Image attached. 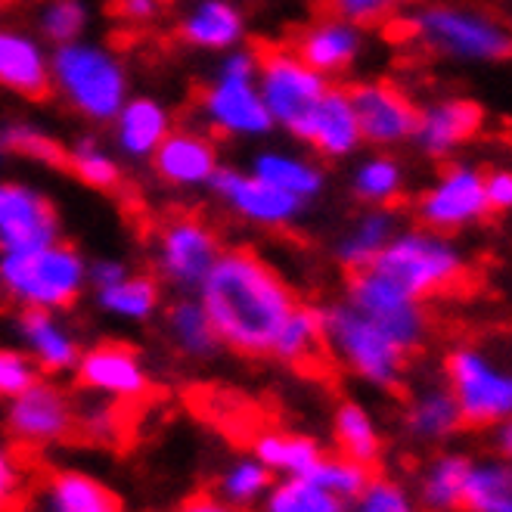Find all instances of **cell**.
<instances>
[{"label": "cell", "instance_id": "cell-1", "mask_svg": "<svg viewBox=\"0 0 512 512\" xmlns=\"http://www.w3.org/2000/svg\"><path fill=\"white\" fill-rule=\"evenodd\" d=\"M196 298L218 342L243 357H270L283 323L298 305L286 277L249 246L221 249Z\"/></svg>", "mask_w": 512, "mask_h": 512}, {"label": "cell", "instance_id": "cell-2", "mask_svg": "<svg viewBox=\"0 0 512 512\" xmlns=\"http://www.w3.org/2000/svg\"><path fill=\"white\" fill-rule=\"evenodd\" d=\"M50 90L90 125H109L131 97L125 59L109 44L72 41L50 53Z\"/></svg>", "mask_w": 512, "mask_h": 512}, {"label": "cell", "instance_id": "cell-3", "mask_svg": "<svg viewBox=\"0 0 512 512\" xmlns=\"http://www.w3.org/2000/svg\"><path fill=\"white\" fill-rule=\"evenodd\" d=\"M404 32L423 50L454 63H500L509 56V28L488 10L429 0L404 16Z\"/></svg>", "mask_w": 512, "mask_h": 512}, {"label": "cell", "instance_id": "cell-4", "mask_svg": "<svg viewBox=\"0 0 512 512\" xmlns=\"http://www.w3.org/2000/svg\"><path fill=\"white\" fill-rule=\"evenodd\" d=\"M370 267L416 301L457 292L469 277V261L457 239L419 224L398 227V233L388 239V246Z\"/></svg>", "mask_w": 512, "mask_h": 512}, {"label": "cell", "instance_id": "cell-5", "mask_svg": "<svg viewBox=\"0 0 512 512\" xmlns=\"http://www.w3.org/2000/svg\"><path fill=\"white\" fill-rule=\"evenodd\" d=\"M0 286L19 308L66 311L87 289V261L66 239L41 249L0 252Z\"/></svg>", "mask_w": 512, "mask_h": 512}, {"label": "cell", "instance_id": "cell-6", "mask_svg": "<svg viewBox=\"0 0 512 512\" xmlns=\"http://www.w3.org/2000/svg\"><path fill=\"white\" fill-rule=\"evenodd\" d=\"M258 50L233 47L224 53L215 78L202 87L199 112L205 128L230 140H255L274 131L270 112L258 94Z\"/></svg>", "mask_w": 512, "mask_h": 512}, {"label": "cell", "instance_id": "cell-7", "mask_svg": "<svg viewBox=\"0 0 512 512\" xmlns=\"http://www.w3.org/2000/svg\"><path fill=\"white\" fill-rule=\"evenodd\" d=\"M320 314H323L326 354L339 360L345 370L388 391L404 382L410 354L398 342H391L373 320L351 308L345 298L320 308Z\"/></svg>", "mask_w": 512, "mask_h": 512}, {"label": "cell", "instance_id": "cell-8", "mask_svg": "<svg viewBox=\"0 0 512 512\" xmlns=\"http://www.w3.org/2000/svg\"><path fill=\"white\" fill-rule=\"evenodd\" d=\"M258 94L270 112L274 128L305 143L311 118L329 90V78L301 63L292 47H264L258 53Z\"/></svg>", "mask_w": 512, "mask_h": 512}, {"label": "cell", "instance_id": "cell-9", "mask_svg": "<svg viewBox=\"0 0 512 512\" xmlns=\"http://www.w3.org/2000/svg\"><path fill=\"white\" fill-rule=\"evenodd\" d=\"M447 391L454 395L466 429H488L509 419L512 379L497 360L478 345H460L444 360Z\"/></svg>", "mask_w": 512, "mask_h": 512}, {"label": "cell", "instance_id": "cell-10", "mask_svg": "<svg viewBox=\"0 0 512 512\" xmlns=\"http://www.w3.org/2000/svg\"><path fill=\"white\" fill-rule=\"evenodd\" d=\"M345 301L364 314L367 320H373L382 333L391 342H398L410 357L429 339L432 320L426 311V301L410 298L401 286H395L385 274H379V270H373V267L348 274Z\"/></svg>", "mask_w": 512, "mask_h": 512}, {"label": "cell", "instance_id": "cell-11", "mask_svg": "<svg viewBox=\"0 0 512 512\" xmlns=\"http://www.w3.org/2000/svg\"><path fill=\"white\" fill-rule=\"evenodd\" d=\"M413 215L419 227L438 233H460L488 218L485 168L475 162L447 159L432 184L416 196Z\"/></svg>", "mask_w": 512, "mask_h": 512}, {"label": "cell", "instance_id": "cell-12", "mask_svg": "<svg viewBox=\"0 0 512 512\" xmlns=\"http://www.w3.org/2000/svg\"><path fill=\"white\" fill-rule=\"evenodd\" d=\"M224 243L218 230L193 215H177L165 221L156 230V246H153V267L159 283L193 295L205 274L218 261Z\"/></svg>", "mask_w": 512, "mask_h": 512}, {"label": "cell", "instance_id": "cell-13", "mask_svg": "<svg viewBox=\"0 0 512 512\" xmlns=\"http://www.w3.org/2000/svg\"><path fill=\"white\" fill-rule=\"evenodd\" d=\"M348 90L360 140L373 149H395L407 140H413L416 122H419V106L410 100L407 90H401L391 81H357Z\"/></svg>", "mask_w": 512, "mask_h": 512}, {"label": "cell", "instance_id": "cell-14", "mask_svg": "<svg viewBox=\"0 0 512 512\" xmlns=\"http://www.w3.org/2000/svg\"><path fill=\"white\" fill-rule=\"evenodd\" d=\"M208 187H212L215 199L230 215L243 218L246 224L264 227V230H280V227L295 224L308 205L277 187H270L267 180H261L243 168H218Z\"/></svg>", "mask_w": 512, "mask_h": 512}, {"label": "cell", "instance_id": "cell-15", "mask_svg": "<svg viewBox=\"0 0 512 512\" xmlns=\"http://www.w3.org/2000/svg\"><path fill=\"white\" fill-rule=\"evenodd\" d=\"M59 239L56 205L32 184L0 180V252L41 249Z\"/></svg>", "mask_w": 512, "mask_h": 512}, {"label": "cell", "instance_id": "cell-16", "mask_svg": "<svg viewBox=\"0 0 512 512\" xmlns=\"http://www.w3.org/2000/svg\"><path fill=\"white\" fill-rule=\"evenodd\" d=\"M78 416L72 410V401L63 388L53 382L35 379L22 395L10 398V416L7 429L19 444L38 447V444H56L75 432Z\"/></svg>", "mask_w": 512, "mask_h": 512}, {"label": "cell", "instance_id": "cell-17", "mask_svg": "<svg viewBox=\"0 0 512 512\" xmlns=\"http://www.w3.org/2000/svg\"><path fill=\"white\" fill-rule=\"evenodd\" d=\"M485 128V106L469 97H441L419 109L413 143L435 162L454 159Z\"/></svg>", "mask_w": 512, "mask_h": 512}, {"label": "cell", "instance_id": "cell-18", "mask_svg": "<svg viewBox=\"0 0 512 512\" xmlns=\"http://www.w3.org/2000/svg\"><path fill=\"white\" fill-rule=\"evenodd\" d=\"M78 385L87 391H97V395L128 404L137 398L149 395V376L140 354L125 345V342H100L94 348L81 351L78 364Z\"/></svg>", "mask_w": 512, "mask_h": 512}, {"label": "cell", "instance_id": "cell-19", "mask_svg": "<svg viewBox=\"0 0 512 512\" xmlns=\"http://www.w3.org/2000/svg\"><path fill=\"white\" fill-rule=\"evenodd\" d=\"M149 162L156 177L171 190H202L212 184L215 171L221 168L212 134L196 128H171Z\"/></svg>", "mask_w": 512, "mask_h": 512}, {"label": "cell", "instance_id": "cell-20", "mask_svg": "<svg viewBox=\"0 0 512 512\" xmlns=\"http://www.w3.org/2000/svg\"><path fill=\"white\" fill-rule=\"evenodd\" d=\"M289 47L301 63H308L323 78H336L345 75L360 59V53H364V28H357L342 16L326 13L301 28Z\"/></svg>", "mask_w": 512, "mask_h": 512}, {"label": "cell", "instance_id": "cell-21", "mask_svg": "<svg viewBox=\"0 0 512 512\" xmlns=\"http://www.w3.org/2000/svg\"><path fill=\"white\" fill-rule=\"evenodd\" d=\"M0 87L25 100L50 94V53L35 32L0 25Z\"/></svg>", "mask_w": 512, "mask_h": 512}, {"label": "cell", "instance_id": "cell-22", "mask_svg": "<svg viewBox=\"0 0 512 512\" xmlns=\"http://www.w3.org/2000/svg\"><path fill=\"white\" fill-rule=\"evenodd\" d=\"M109 125H112L118 156H125L131 162H149L159 143L171 134L174 115L159 97L140 94V97H128Z\"/></svg>", "mask_w": 512, "mask_h": 512}, {"label": "cell", "instance_id": "cell-23", "mask_svg": "<svg viewBox=\"0 0 512 512\" xmlns=\"http://www.w3.org/2000/svg\"><path fill=\"white\" fill-rule=\"evenodd\" d=\"M177 38L193 50L227 53L246 41V13L233 0H196L180 16Z\"/></svg>", "mask_w": 512, "mask_h": 512}, {"label": "cell", "instance_id": "cell-24", "mask_svg": "<svg viewBox=\"0 0 512 512\" xmlns=\"http://www.w3.org/2000/svg\"><path fill=\"white\" fill-rule=\"evenodd\" d=\"M16 333L38 370L44 373L75 370L81 348H78V339L72 336V329L56 317V311L22 308L16 320Z\"/></svg>", "mask_w": 512, "mask_h": 512}, {"label": "cell", "instance_id": "cell-25", "mask_svg": "<svg viewBox=\"0 0 512 512\" xmlns=\"http://www.w3.org/2000/svg\"><path fill=\"white\" fill-rule=\"evenodd\" d=\"M305 143L317 156L333 159V162L351 159L357 149L364 146L360 128H357V115H354V106H351V97L345 87L329 84V90L323 94V100L311 118Z\"/></svg>", "mask_w": 512, "mask_h": 512}, {"label": "cell", "instance_id": "cell-26", "mask_svg": "<svg viewBox=\"0 0 512 512\" xmlns=\"http://www.w3.org/2000/svg\"><path fill=\"white\" fill-rule=\"evenodd\" d=\"M398 215L395 208H364L351 227L339 236L336 243V261L354 274V270L370 267L379 252L388 246V239L398 233Z\"/></svg>", "mask_w": 512, "mask_h": 512}, {"label": "cell", "instance_id": "cell-27", "mask_svg": "<svg viewBox=\"0 0 512 512\" xmlns=\"http://www.w3.org/2000/svg\"><path fill=\"white\" fill-rule=\"evenodd\" d=\"M252 174L301 202L317 199L326 187V174L314 159L283 153V149H264V153H258L252 159Z\"/></svg>", "mask_w": 512, "mask_h": 512}, {"label": "cell", "instance_id": "cell-28", "mask_svg": "<svg viewBox=\"0 0 512 512\" xmlns=\"http://www.w3.org/2000/svg\"><path fill=\"white\" fill-rule=\"evenodd\" d=\"M404 187L407 171L388 149H373L351 171V193L367 208H395L404 199Z\"/></svg>", "mask_w": 512, "mask_h": 512}, {"label": "cell", "instance_id": "cell-29", "mask_svg": "<svg viewBox=\"0 0 512 512\" xmlns=\"http://www.w3.org/2000/svg\"><path fill=\"white\" fill-rule=\"evenodd\" d=\"M63 168H69L84 187L100 193H115L125 184L122 162L97 134H81L63 146Z\"/></svg>", "mask_w": 512, "mask_h": 512}, {"label": "cell", "instance_id": "cell-30", "mask_svg": "<svg viewBox=\"0 0 512 512\" xmlns=\"http://www.w3.org/2000/svg\"><path fill=\"white\" fill-rule=\"evenodd\" d=\"M252 457L264 463L270 472L280 475H308L314 463L323 457V450L314 438L280 432V429H264L252 435Z\"/></svg>", "mask_w": 512, "mask_h": 512}, {"label": "cell", "instance_id": "cell-31", "mask_svg": "<svg viewBox=\"0 0 512 512\" xmlns=\"http://www.w3.org/2000/svg\"><path fill=\"white\" fill-rule=\"evenodd\" d=\"M323 354H326L323 314H320V308L301 305L298 301L295 311L289 314V320L283 323L270 357H277L280 364H289V367H308V364H314V360H320Z\"/></svg>", "mask_w": 512, "mask_h": 512}, {"label": "cell", "instance_id": "cell-32", "mask_svg": "<svg viewBox=\"0 0 512 512\" xmlns=\"http://www.w3.org/2000/svg\"><path fill=\"white\" fill-rule=\"evenodd\" d=\"M97 305L112 317L143 323L149 317H156L162 308V283L156 274H134L131 270L118 283L97 289Z\"/></svg>", "mask_w": 512, "mask_h": 512}, {"label": "cell", "instance_id": "cell-33", "mask_svg": "<svg viewBox=\"0 0 512 512\" xmlns=\"http://www.w3.org/2000/svg\"><path fill=\"white\" fill-rule=\"evenodd\" d=\"M336 447H339V457L364 466L370 472L379 469L382 460V438L373 426V419L367 413V407H360L357 401H342L336 410Z\"/></svg>", "mask_w": 512, "mask_h": 512}, {"label": "cell", "instance_id": "cell-34", "mask_svg": "<svg viewBox=\"0 0 512 512\" xmlns=\"http://www.w3.org/2000/svg\"><path fill=\"white\" fill-rule=\"evenodd\" d=\"M50 512H122L118 500L106 485L84 472H53L47 478Z\"/></svg>", "mask_w": 512, "mask_h": 512}, {"label": "cell", "instance_id": "cell-35", "mask_svg": "<svg viewBox=\"0 0 512 512\" xmlns=\"http://www.w3.org/2000/svg\"><path fill=\"white\" fill-rule=\"evenodd\" d=\"M165 326H168V336H171L174 348L187 357L202 360V357H212L221 348L212 323H208V317L199 305V298H190V295L177 298L165 314Z\"/></svg>", "mask_w": 512, "mask_h": 512}, {"label": "cell", "instance_id": "cell-36", "mask_svg": "<svg viewBox=\"0 0 512 512\" xmlns=\"http://www.w3.org/2000/svg\"><path fill=\"white\" fill-rule=\"evenodd\" d=\"M407 429L419 441H441L463 429L457 401L447 388H426L407 407Z\"/></svg>", "mask_w": 512, "mask_h": 512}, {"label": "cell", "instance_id": "cell-37", "mask_svg": "<svg viewBox=\"0 0 512 512\" xmlns=\"http://www.w3.org/2000/svg\"><path fill=\"white\" fill-rule=\"evenodd\" d=\"M264 512H348V503L305 475H286L264 494Z\"/></svg>", "mask_w": 512, "mask_h": 512}, {"label": "cell", "instance_id": "cell-38", "mask_svg": "<svg viewBox=\"0 0 512 512\" xmlns=\"http://www.w3.org/2000/svg\"><path fill=\"white\" fill-rule=\"evenodd\" d=\"M463 512H512V475L506 463L469 466L463 497Z\"/></svg>", "mask_w": 512, "mask_h": 512}, {"label": "cell", "instance_id": "cell-39", "mask_svg": "<svg viewBox=\"0 0 512 512\" xmlns=\"http://www.w3.org/2000/svg\"><path fill=\"white\" fill-rule=\"evenodd\" d=\"M38 38L44 44L63 47L87 38L90 28V4L87 0H41L35 13Z\"/></svg>", "mask_w": 512, "mask_h": 512}, {"label": "cell", "instance_id": "cell-40", "mask_svg": "<svg viewBox=\"0 0 512 512\" xmlns=\"http://www.w3.org/2000/svg\"><path fill=\"white\" fill-rule=\"evenodd\" d=\"M469 466L472 463L460 454L438 457L423 478V491H419L423 506L432 512H460V497H463Z\"/></svg>", "mask_w": 512, "mask_h": 512}, {"label": "cell", "instance_id": "cell-41", "mask_svg": "<svg viewBox=\"0 0 512 512\" xmlns=\"http://www.w3.org/2000/svg\"><path fill=\"white\" fill-rule=\"evenodd\" d=\"M0 156H22L41 165H63V146L38 125L7 122L0 125Z\"/></svg>", "mask_w": 512, "mask_h": 512}, {"label": "cell", "instance_id": "cell-42", "mask_svg": "<svg viewBox=\"0 0 512 512\" xmlns=\"http://www.w3.org/2000/svg\"><path fill=\"white\" fill-rule=\"evenodd\" d=\"M373 475H376V472H370V469H364V466H357V463H351V460H345V457H339V454H336V457L323 454L305 478L317 481L320 488L333 491L336 497H342L345 503H351L354 497H360V491H364V488L370 485V478H373Z\"/></svg>", "mask_w": 512, "mask_h": 512}, {"label": "cell", "instance_id": "cell-43", "mask_svg": "<svg viewBox=\"0 0 512 512\" xmlns=\"http://www.w3.org/2000/svg\"><path fill=\"white\" fill-rule=\"evenodd\" d=\"M270 485H274V472H270L264 463H258L255 457L252 460H243L236 463L224 478H221V494L227 503L233 506H249L255 500H261Z\"/></svg>", "mask_w": 512, "mask_h": 512}, {"label": "cell", "instance_id": "cell-44", "mask_svg": "<svg viewBox=\"0 0 512 512\" xmlns=\"http://www.w3.org/2000/svg\"><path fill=\"white\" fill-rule=\"evenodd\" d=\"M410 4L413 0H326L329 13L354 22L357 28H373L398 19L401 10H407Z\"/></svg>", "mask_w": 512, "mask_h": 512}, {"label": "cell", "instance_id": "cell-45", "mask_svg": "<svg viewBox=\"0 0 512 512\" xmlns=\"http://www.w3.org/2000/svg\"><path fill=\"white\" fill-rule=\"evenodd\" d=\"M351 503H354V512H419L401 485L376 478V475L370 478V485L360 491V497H354Z\"/></svg>", "mask_w": 512, "mask_h": 512}, {"label": "cell", "instance_id": "cell-46", "mask_svg": "<svg viewBox=\"0 0 512 512\" xmlns=\"http://www.w3.org/2000/svg\"><path fill=\"white\" fill-rule=\"evenodd\" d=\"M35 379H38V367L32 364V357L13 348H0V398L22 395Z\"/></svg>", "mask_w": 512, "mask_h": 512}, {"label": "cell", "instance_id": "cell-47", "mask_svg": "<svg viewBox=\"0 0 512 512\" xmlns=\"http://www.w3.org/2000/svg\"><path fill=\"white\" fill-rule=\"evenodd\" d=\"M485 199L488 215H506L512 208V174L509 168H491L485 171Z\"/></svg>", "mask_w": 512, "mask_h": 512}, {"label": "cell", "instance_id": "cell-48", "mask_svg": "<svg viewBox=\"0 0 512 512\" xmlns=\"http://www.w3.org/2000/svg\"><path fill=\"white\" fill-rule=\"evenodd\" d=\"M128 274H131L128 261H122V258H100L94 264H87V286L97 292V289H106V286L118 283Z\"/></svg>", "mask_w": 512, "mask_h": 512}, {"label": "cell", "instance_id": "cell-49", "mask_svg": "<svg viewBox=\"0 0 512 512\" xmlns=\"http://www.w3.org/2000/svg\"><path fill=\"white\" fill-rule=\"evenodd\" d=\"M115 10L131 25H149L162 16V0H115Z\"/></svg>", "mask_w": 512, "mask_h": 512}, {"label": "cell", "instance_id": "cell-50", "mask_svg": "<svg viewBox=\"0 0 512 512\" xmlns=\"http://www.w3.org/2000/svg\"><path fill=\"white\" fill-rule=\"evenodd\" d=\"M19 497V469L7 450H0V509H10Z\"/></svg>", "mask_w": 512, "mask_h": 512}, {"label": "cell", "instance_id": "cell-51", "mask_svg": "<svg viewBox=\"0 0 512 512\" xmlns=\"http://www.w3.org/2000/svg\"><path fill=\"white\" fill-rule=\"evenodd\" d=\"M177 512H243V509L233 506V503H227V500H221L218 494L202 491V494H193L190 500L180 503Z\"/></svg>", "mask_w": 512, "mask_h": 512}, {"label": "cell", "instance_id": "cell-52", "mask_svg": "<svg viewBox=\"0 0 512 512\" xmlns=\"http://www.w3.org/2000/svg\"><path fill=\"white\" fill-rule=\"evenodd\" d=\"M0 4H4V0H0Z\"/></svg>", "mask_w": 512, "mask_h": 512}]
</instances>
